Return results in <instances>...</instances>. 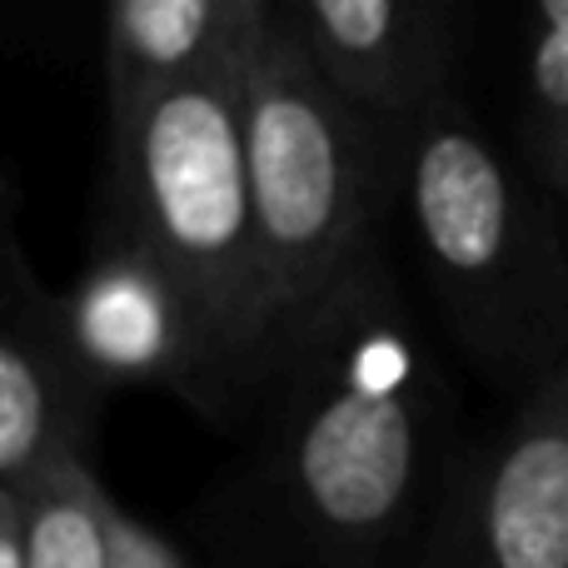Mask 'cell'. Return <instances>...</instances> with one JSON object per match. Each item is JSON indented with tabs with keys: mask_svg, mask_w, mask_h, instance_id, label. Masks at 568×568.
<instances>
[{
	"mask_svg": "<svg viewBox=\"0 0 568 568\" xmlns=\"http://www.w3.org/2000/svg\"><path fill=\"white\" fill-rule=\"evenodd\" d=\"M275 494L324 568H374L414 524L434 469V369L404 314L384 250L284 344Z\"/></svg>",
	"mask_w": 568,
	"mask_h": 568,
	"instance_id": "6da1fadb",
	"label": "cell"
},
{
	"mask_svg": "<svg viewBox=\"0 0 568 568\" xmlns=\"http://www.w3.org/2000/svg\"><path fill=\"white\" fill-rule=\"evenodd\" d=\"M240 65L245 50L110 125V230L145 245L190 300L225 409L270 379V280L250 205Z\"/></svg>",
	"mask_w": 568,
	"mask_h": 568,
	"instance_id": "7a4b0ae2",
	"label": "cell"
},
{
	"mask_svg": "<svg viewBox=\"0 0 568 568\" xmlns=\"http://www.w3.org/2000/svg\"><path fill=\"white\" fill-rule=\"evenodd\" d=\"M394 210L464 349L529 389L549 379L568 359V250L464 100L394 135Z\"/></svg>",
	"mask_w": 568,
	"mask_h": 568,
	"instance_id": "3957f363",
	"label": "cell"
},
{
	"mask_svg": "<svg viewBox=\"0 0 568 568\" xmlns=\"http://www.w3.org/2000/svg\"><path fill=\"white\" fill-rule=\"evenodd\" d=\"M245 170L270 280V374L310 314L379 250L394 135L349 105L265 6L240 65Z\"/></svg>",
	"mask_w": 568,
	"mask_h": 568,
	"instance_id": "277c9868",
	"label": "cell"
},
{
	"mask_svg": "<svg viewBox=\"0 0 568 568\" xmlns=\"http://www.w3.org/2000/svg\"><path fill=\"white\" fill-rule=\"evenodd\" d=\"M55 320L95 404L115 389L165 384L210 414L225 409L190 300L170 270L120 230H105L70 290H55Z\"/></svg>",
	"mask_w": 568,
	"mask_h": 568,
	"instance_id": "5b68a950",
	"label": "cell"
},
{
	"mask_svg": "<svg viewBox=\"0 0 568 568\" xmlns=\"http://www.w3.org/2000/svg\"><path fill=\"white\" fill-rule=\"evenodd\" d=\"M424 568H568V359L454 479Z\"/></svg>",
	"mask_w": 568,
	"mask_h": 568,
	"instance_id": "8992f818",
	"label": "cell"
},
{
	"mask_svg": "<svg viewBox=\"0 0 568 568\" xmlns=\"http://www.w3.org/2000/svg\"><path fill=\"white\" fill-rule=\"evenodd\" d=\"M95 409L60 339L55 290L20 245L16 195L0 185V484L20 494L55 464L85 459Z\"/></svg>",
	"mask_w": 568,
	"mask_h": 568,
	"instance_id": "52a82bcc",
	"label": "cell"
},
{
	"mask_svg": "<svg viewBox=\"0 0 568 568\" xmlns=\"http://www.w3.org/2000/svg\"><path fill=\"white\" fill-rule=\"evenodd\" d=\"M280 16L310 65L389 135L459 100L454 30L429 0H284Z\"/></svg>",
	"mask_w": 568,
	"mask_h": 568,
	"instance_id": "ba28073f",
	"label": "cell"
},
{
	"mask_svg": "<svg viewBox=\"0 0 568 568\" xmlns=\"http://www.w3.org/2000/svg\"><path fill=\"white\" fill-rule=\"evenodd\" d=\"M265 0H120L100 16L110 125L245 50Z\"/></svg>",
	"mask_w": 568,
	"mask_h": 568,
	"instance_id": "9c48e42d",
	"label": "cell"
},
{
	"mask_svg": "<svg viewBox=\"0 0 568 568\" xmlns=\"http://www.w3.org/2000/svg\"><path fill=\"white\" fill-rule=\"evenodd\" d=\"M115 509L85 459L45 469L20 489L26 568H115Z\"/></svg>",
	"mask_w": 568,
	"mask_h": 568,
	"instance_id": "30bf717a",
	"label": "cell"
},
{
	"mask_svg": "<svg viewBox=\"0 0 568 568\" xmlns=\"http://www.w3.org/2000/svg\"><path fill=\"white\" fill-rule=\"evenodd\" d=\"M524 155L568 195V0H544L524 36Z\"/></svg>",
	"mask_w": 568,
	"mask_h": 568,
	"instance_id": "8fae6325",
	"label": "cell"
},
{
	"mask_svg": "<svg viewBox=\"0 0 568 568\" xmlns=\"http://www.w3.org/2000/svg\"><path fill=\"white\" fill-rule=\"evenodd\" d=\"M115 568H190V559L135 514L115 509Z\"/></svg>",
	"mask_w": 568,
	"mask_h": 568,
	"instance_id": "7c38bea8",
	"label": "cell"
},
{
	"mask_svg": "<svg viewBox=\"0 0 568 568\" xmlns=\"http://www.w3.org/2000/svg\"><path fill=\"white\" fill-rule=\"evenodd\" d=\"M0 568H26V519L20 494L0 484Z\"/></svg>",
	"mask_w": 568,
	"mask_h": 568,
	"instance_id": "4fadbf2b",
	"label": "cell"
}]
</instances>
